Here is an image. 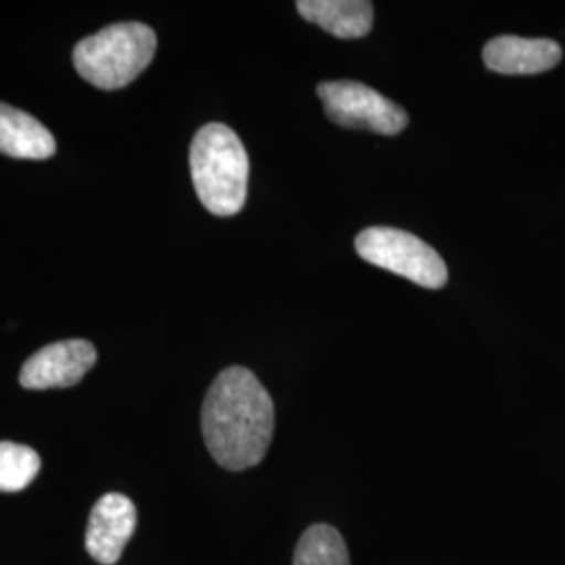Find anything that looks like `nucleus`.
<instances>
[{
  "mask_svg": "<svg viewBox=\"0 0 565 565\" xmlns=\"http://www.w3.org/2000/svg\"><path fill=\"white\" fill-rule=\"evenodd\" d=\"M202 431L212 459L228 471L263 461L275 434V404L249 369L228 366L210 385Z\"/></svg>",
  "mask_w": 565,
  "mask_h": 565,
  "instance_id": "1",
  "label": "nucleus"
},
{
  "mask_svg": "<svg viewBox=\"0 0 565 565\" xmlns=\"http://www.w3.org/2000/svg\"><path fill=\"white\" fill-rule=\"evenodd\" d=\"M191 179L198 198L214 216L239 214L247 200L249 158L242 139L228 126L212 121L191 142Z\"/></svg>",
  "mask_w": 565,
  "mask_h": 565,
  "instance_id": "2",
  "label": "nucleus"
},
{
  "mask_svg": "<svg viewBox=\"0 0 565 565\" xmlns=\"http://www.w3.org/2000/svg\"><path fill=\"white\" fill-rule=\"evenodd\" d=\"M156 49L158 36L149 25L124 21L82 39L74 49V65L93 86L118 90L141 76L153 61Z\"/></svg>",
  "mask_w": 565,
  "mask_h": 565,
  "instance_id": "3",
  "label": "nucleus"
},
{
  "mask_svg": "<svg viewBox=\"0 0 565 565\" xmlns=\"http://www.w3.org/2000/svg\"><path fill=\"white\" fill-rule=\"evenodd\" d=\"M354 243L364 263L385 268L419 287L440 289L448 281V268L440 254L406 231L371 226Z\"/></svg>",
  "mask_w": 565,
  "mask_h": 565,
  "instance_id": "4",
  "label": "nucleus"
},
{
  "mask_svg": "<svg viewBox=\"0 0 565 565\" xmlns=\"http://www.w3.org/2000/svg\"><path fill=\"white\" fill-rule=\"evenodd\" d=\"M329 120L343 128H359L377 135H398L408 124L401 105L375 88L352 81L323 82L317 88Z\"/></svg>",
  "mask_w": 565,
  "mask_h": 565,
  "instance_id": "5",
  "label": "nucleus"
},
{
  "mask_svg": "<svg viewBox=\"0 0 565 565\" xmlns=\"http://www.w3.org/2000/svg\"><path fill=\"white\" fill-rule=\"evenodd\" d=\"M97 363V350L86 340L49 343L32 354L20 371L25 390H51L81 384L82 377Z\"/></svg>",
  "mask_w": 565,
  "mask_h": 565,
  "instance_id": "6",
  "label": "nucleus"
},
{
  "mask_svg": "<svg viewBox=\"0 0 565 565\" xmlns=\"http://www.w3.org/2000/svg\"><path fill=\"white\" fill-rule=\"evenodd\" d=\"M137 530V507L120 492L102 497L86 525V551L102 565L120 562L121 553Z\"/></svg>",
  "mask_w": 565,
  "mask_h": 565,
  "instance_id": "7",
  "label": "nucleus"
},
{
  "mask_svg": "<svg viewBox=\"0 0 565 565\" xmlns=\"http://www.w3.org/2000/svg\"><path fill=\"white\" fill-rule=\"evenodd\" d=\"M484 65L505 76H530L553 70L562 61V46L548 39L499 36L484 46Z\"/></svg>",
  "mask_w": 565,
  "mask_h": 565,
  "instance_id": "8",
  "label": "nucleus"
},
{
  "mask_svg": "<svg viewBox=\"0 0 565 565\" xmlns=\"http://www.w3.org/2000/svg\"><path fill=\"white\" fill-rule=\"evenodd\" d=\"M57 151L55 137L34 116L0 103V153L15 160H49Z\"/></svg>",
  "mask_w": 565,
  "mask_h": 565,
  "instance_id": "9",
  "label": "nucleus"
},
{
  "mask_svg": "<svg viewBox=\"0 0 565 565\" xmlns=\"http://www.w3.org/2000/svg\"><path fill=\"white\" fill-rule=\"evenodd\" d=\"M296 7L303 20L342 41L363 39L373 28V4L366 0H300Z\"/></svg>",
  "mask_w": 565,
  "mask_h": 565,
  "instance_id": "10",
  "label": "nucleus"
},
{
  "mask_svg": "<svg viewBox=\"0 0 565 565\" xmlns=\"http://www.w3.org/2000/svg\"><path fill=\"white\" fill-rule=\"evenodd\" d=\"M294 565H350V553L333 525L315 524L303 530L294 553Z\"/></svg>",
  "mask_w": 565,
  "mask_h": 565,
  "instance_id": "11",
  "label": "nucleus"
},
{
  "mask_svg": "<svg viewBox=\"0 0 565 565\" xmlns=\"http://www.w3.org/2000/svg\"><path fill=\"white\" fill-rule=\"evenodd\" d=\"M34 448L18 443H0V492L15 494L32 484L41 471Z\"/></svg>",
  "mask_w": 565,
  "mask_h": 565,
  "instance_id": "12",
  "label": "nucleus"
}]
</instances>
